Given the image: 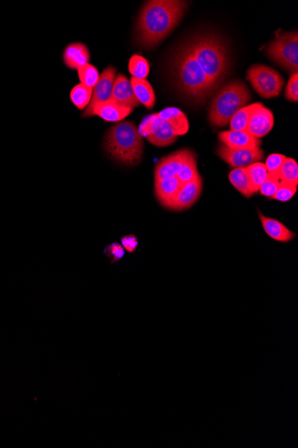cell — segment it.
<instances>
[{
    "mask_svg": "<svg viewBox=\"0 0 298 448\" xmlns=\"http://www.w3.org/2000/svg\"><path fill=\"white\" fill-rule=\"evenodd\" d=\"M77 70L81 84L93 89L95 85L97 83L98 79H100V75L97 69L88 63V64L79 68Z\"/></svg>",
    "mask_w": 298,
    "mask_h": 448,
    "instance_id": "cell-29",
    "label": "cell"
},
{
    "mask_svg": "<svg viewBox=\"0 0 298 448\" xmlns=\"http://www.w3.org/2000/svg\"><path fill=\"white\" fill-rule=\"evenodd\" d=\"M63 62L71 69H78L90 61V52L84 44L75 43L70 44L63 52Z\"/></svg>",
    "mask_w": 298,
    "mask_h": 448,
    "instance_id": "cell-18",
    "label": "cell"
},
{
    "mask_svg": "<svg viewBox=\"0 0 298 448\" xmlns=\"http://www.w3.org/2000/svg\"><path fill=\"white\" fill-rule=\"evenodd\" d=\"M129 71L131 72L132 77L145 80L148 77L150 66H149L147 59L143 56L133 55L130 59Z\"/></svg>",
    "mask_w": 298,
    "mask_h": 448,
    "instance_id": "cell-28",
    "label": "cell"
},
{
    "mask_svg": "<svg viewBox=\"0 0 298 448\" xmlns=\"http://www.w3.org/2000/svg\"><path fill=\"white\" fill-rule=\"evenodd\" d=\"M131 84L133 91L139 102L143 104L148 109L154 108L155 104V94L151 84L147 80L132 77Z\"/></svg>",
    "mask_w": 298,
    "mask_h": 448,
    "instance_id": "cell-21",
    "label": "cell"
},
{
    "mask_svg": "<svg viewBox=\"0 0 298 448\" xmlns=\"http://www.w3.org/2000/svg\"><path fill=\"white\" fill-rule=\"evenodd\" d=\"M259 217L265 233L275 241L288 242L296 238V235L292 231L288 229L283 224L278 220L269 219V217L262 215L260 213Z\"/></svg>",
    "mask_w": 298,
    "mask_h": 448,
    "instance_id": "cell-19",
    "label": "cell"
},
{
    "mask_svg": "<svg viewBox=\"0 0 298 448\" xmlns=\"http://www.w3.org/2000/svg\"><path fill=\"white\" fill-rule=\"evenodd\" d=\"M183 185V183L177 178H166L155 180V196L164 207L167 206L178 194Z\"/></svg>",
    "mask_w": 298,
    "mask_h": 448,
    "instance_id": "cell-16",
    "label": "cell"
},
{
    "mask_svg": "<svg viewBox=\"0 0 298 448\" xmlns=\"http://www.w3.org/2000/svg\"><path fill=\"white\" fill-rule=\"evenodd\" d=\"M274 125V114L262 103H258L250 115L246 131L252 137L261 139L272 131Z\"/></svg>",
    "mask_w": 298,
    "mask_h": 448,
    "instance_id": "cell-11",
    "label": "cell"
},
{
    "mask_svg": "<svg viewBox=\"0 0 298 448\" xmlns=\"http://www.w3.org/2000/svg\"><path fill=\"white\" fill-rule=\"evenodd\" d=\"M104 149L113 159L127 166L137 165L143 156V137L131 121H120L107 131Z\"/></svg>",
    "mask_w": 298,
    "mask_h": 448,
    "instance_id": "cell-4",
    "label": "cell"
},
{
    "mask_svg": "<svg viewBox=\"0 0 298 448\" xmlns=\"http://www.w3.org/2000/svg\"><path fill=\"white\" fill-rule=\"evenodd\" d=\"M157 116L172 126L178 137L188 132L189 120L182 110L177 108H167L162 110Z\"/></svg>",
    "mask_w": 298,
    "mask_h": 448,
    "instance_id": "cell-20",
    "label": "cell"
},
{
    "mask_svg": "<svg viewBox=\"0 0 298 448\" xmlns=\"http://www.w3.org/2000/svg\"><path fill=\"white\" fill-rule=\"evenodd\" d=\"M281 182L288 183V184L298 185V164L294 159L287 157L285 159L281 168L277 173H275Z\"/></svg>",
    "mask_w": 298,
    "mask_h": 448,
    "instance_id": "cell-24",
    "label": "cell"
},
{
    "mask_svg": "<svg viewBox=\"0 0 298 448\" xmlns=\"http://www.w3.org/2000/svg\"><path fill=\"white\" fill-rule=\"evenodd\" d=\"M217 154L231 168H247L253 163L264 160L265 151L261 148L255 149H231L223 144H219Z\"/></svg>",
    "mask_w": 298,
    "mask_h": 448,
    "instance_id": "cell-9",
    "label": "cell"
},
{
    "mask_svg": "<svg viewBox=\"0 0 298 448\" xmlns=\"http://www.w3.org/2000/svg\"><path fill=\"white\" fill-rule=\"evenodd\" d=\"M104 254L109 258L111 264H115L125 257V250L123 245L113 242L104 248Z\"/></svg>",
    "mask_w": 298,
    "mask_h": 448,
    "instance_id": "cell-32",
    "label": "cell"
},
{
    "mask_svg": "<svg viewBox=\"0 0 298 448\" xmlns=\"http://www.w3.org/2000/svg\"><path fill=\"white\" fill-rule=\"evenodd\" d=\"M172 71L179 89L195 102H204L217 89L196 62L188 42L174 53Z\"/></svg>",
    "mask_w": 298,
    "mask_h": 448,
    "instance_id": "cell-2",
    "label": "cell"
},
{
    "mask_svg": "<svg viewBox=\"0 0 298 448\" xmlns=\"http://www.w3.org/2000/svg\"><path fill=\"white\" fill-rule=\"evenodd\" d=\"M203 189L201 176L183 184L178 194L167 205L166 209L182 211L191 208L201 198Z\"/></svg>",
    "mask_w": 298,
    "mask_h": 448,
    "instance_id": "cell-10",
    "label": "cell"
},
{
    "mask_svg": "<svg viewBox=\"0 0 298 448\" xmlns=\"http://www.w3.org/2000/svg\"><path fill=\"white\" fill-rule=\"evenodd\" d=\"M266 54L291 75L298 70V34L297 31L278 34L269 43Z\"/></svg>",
    "mask_w": 298,
    "mask_h": 448,
    "instance_id": "cell-6",
    "label": "cell"
},
{
    "mask_svg": "<svg viewBox=\"0 0 298 448\" xmlns=\"http://www.w3.org/2000/svg\"><path fill=\"white\" fill-rule=\"evenodd\" d=\"M246 78L256 93L265 99L280 95L285 84L280 72L265 65H252L247 70Z\"/></svg>",
    "mask_w": 298,
    "mask_h": 448,
    "instance_id": "cell-7",
    "label": "cell"
},
{
    "mask_svg": "<svg viewBox=\"0 0 298 448\" xmlns=\"http://www.w3.org/2000/svg\"><path fill=\"white\" fill-rule=\"evenodd\" d=\"M221 144L231 149H255L262 144L260 139L252 137L246 131H225L218 134Z\"/></svg>",
    "mask_w": 298,
    "mask_h": 448,
    "instance_id": "cell-14",
    "label": "cell"
},
{
    "mask_svg": "<svg viewBox=\"0 0 298 448\" xmlns=\"http://www.w3.org/2000/svg\"><path fill=\"white\" fill-rule=\"evenodd\" d=\"M112 100L120 105L131 107L132 109L137 108L141 105L135 96L134 91H133L131 81H129L128 78L123 74H119L116 77Z\"/></svg>",
    "mask_w": 298,
    "mask_h": 448,
    "instance_id": "cell-15",
    "label": "cell"
},
{
    "mask_svg": "<svg viewBox=\"0 0 298 448\" xmlns=\"http://www.w3.org/2000/svg\"><path fill=\"white\" fill-rule=\"evenodd\" d=\"M281 181L274 175H268V178L260 186L259 192L264 196L272 198L280 187Z\"/></svg>",
    "mask_w": 298,
    "mask_h": 448,
    "instance_id": "cell-30",
    "label": "cell"
},
{
    "mask_svg": "<svg viewBox=\"0 0 298 448\" xmlns=\"http://www.w3.org/2000/svg\"><path fill=\"white\" fill-rule=\"evenodd\" d=\"M92 91H93L92 88L80 84L76 85L74 89L72 90L70 97H71L72 103H74L79 109H84L91 102Z\"/></svg>",
    "mask_w": 298,
    "mask_h": 448,
    "instance_id": "cell-27",
    "label": "cell"
},
{
    "mask_svg": "<svg viewBox=\"0 0 298 448\" xmlns=\"http://www.w3.org/2000/svg\"><path fill=\"white\" fill-rule=\"evenodd\" d=\"M258 103L249 104L244 108L237 111L235 115L230 121V128L231 131H246L247 123L250 118V115L253 109H255Z\"/></svg>",
    "mask_w": 298,
    "mask_h": 448,
    "instance_id": "cell-26",
    "label": "cell"
},
{
    "mask_svg": "<svg viewBox=\"0 0 298 448\" xmlns=\"http://www.w3.org/2000/svg\"><path fill=\"white\" fill-rule=\"evenodd\" d=\"M183 153L184 149L177 150L175 153L161 159L160 162L155 166V180L177 176L180 162H182Z\"/></svg>",
    "mask_w": 298,
    "mask_h": 448,
    "instance_id": "cell-17",
    "label": "cell"
},
{
    "mask_svg": "<svg viewBox=\"0 0 298 448\" xmlns=\"http://www.w3.org/2000/svg\"><path fill=\"white\" fill-rule=\"evenodd\" d=\"M252 94L242 82L231 81L224 85L212 99L208 119L215 128H224L240 109L249 105Z\"/></svg>",
    "mask_w": 298,
    "mask_h": 448,
    "instance_id": "cell-5",
    "label": "cell"
},
{
    "mask_svg": "<svg viewBox=\"0 0 298 448\" xmlns=\"http://www.w3.org/2000/svg\"><path fill=\"white\" fill-rule=\"evenodd\" d=\"M187 2L179 0H155L146 3L136 24V40L146 49H152L172 33L183 17Z\"/></svg>",
    "mask_w": 298,
    "mask_h": 448,
    "instance_id": "cell-1",
    "label": "cell"
},
{
    "mask_svg": "<svg viewBox=\"0 0 298 448\" xmlns=\"http://www.w3.org/2000/svg\"><path fill=\"white\" fill-rule=\"evenodd\" d=\"M285 97L290 102H297L298 100V75H291L285 91Z\"/></svg>",
    "mask_w": 298,
    "mask_h": 448,
    "instance_id": "cell-34",
    "label": "cell"
},
{
    "mask_svg": "<svg viewBox=\"0 0 298 448\" xmlns=\"http://www.w3.org/2000/svg\"><path fill=\"white\" fill-rule=\"evenodd\" d=\"M133 111L131 107L120 105L118 102L111 99L106 102L97 104L91 110L84 113V118L92 116H100L107 122H120Z\"/></svg>",
    "mask_w": 298,
    "mask_h": 448,
    "instance_id": "cell-12",
    "label": "cell"
},
{
    "mask_svg": "<svg viewBox=\"0 0 298 448\" xmlns=\"http://www.w3.org/2000/svg\"><path fill=\"white\" fill-rule=\"evenodd\" d=\"M297 190V185L288 184V183L281 182L280 187H279L277 192H276L274 197V200L286 203L291 200L296 194Z\"/></svg>",
    "mask_w": 298,
    "mask_h": 448,
    "instance_id": "cell-31",
    "label": "cell"
},
{
    "mask_svg": "<svg viewBox=\"0 0 298 448\" xmlns=\"http://www.w3.org/2000/svg\"><path fill=\"white\" fill-rule=\"evenodd\" d=\"M188 43L202 70L219 86L230 68L227 46L220 38L212 34L193 37Z\"/></svg>",
    "mask_w": 298,
    "mask_h": 448,
    "instance_id": "cell-3",
    "label": "cell"
},
{
    "mask_svg": "<svg viewBox=\"0 0 298 448\" xmlns=\"http://www.w3.org/2000/svg\"><path fill=\"white\" fill-rule=\"evenodd\" d=\"M285 159H286V156L278 153L271 154L267 157L265 165L269 175H275L279 172Z\"/></svg>",
    "mask_w": 298,
    "mask_h": 448,
    "instance_id": "cell-33",
    "label": "cell"
},
{
    "mask_svg": "<svg viewBox=\"0 0 298 448\" xmlns=\"http://www.w3.org/2000/svg\"><path fill=\"white\" fill-rule=\"evenodd\" d=\"M116 75V69L113 66H109L104 69L102 74L100 75L97 84L93 88L91 102L85 111L91 110L97 104L106 102L112 99Z\"/></svg>",
    "mask_w": 298,
    "mask_h": 448,
    "instance_id": "cell-13",
    "label": "cell"
},
{
    "mask_svg": "<svg viewBox=\"0 0 298 448\" xmlns=\"http://www.w3.org/2000/svg\"><path fill=\"white\" fill-rule=\"evenodd\" d=\"M229 179L231 185L246 198L252 197L253 192L251 184H250L249 176H247L246 168L234 169L229 173Z\"/></svg>",
    "mask_w": 298,
    "mask_h": 448,
    "instance_id": "cell-23",
    "label": "cell"
},
{
    "mask_svg": "<svg viewBox=\"0 0 298 448\" xmlns=\"http://www.w3.org/2000/svg\"><path fill=\"white\" fill-rule=\"evenodd\" d=\"M247 176H249L250 184H251L253 192L256 194L259 191L260 186L262 185L268 178L269 173L264 163L256 162L246 168Z\"/></svg>",
    "mask_w": 298,
    "mask_h": 448,
    "instance_id": "cell-25",
    "label": "cell"
},
{
    "mask_svg": "<svg viewBox=\"0 0 298 448\" xmlns=\"http://www.w3.org/2000/svg\"><path fill=\"white\" fill-rule=\"evenodd\" d=\"M139 132L142 137L157 147H167L175 143L178 134L166 121L157 114L146 116L139 125Z\"/></svg>",
    "mask_w": 298,
    "mask_h": 448,
    "instance_id": "cell-8",
    "label": "cell"
},
{
    "mask_svg": "<svg viewBox=\"0 0 298 448\" xmlns=\"http://www.w3.org/2000/svg\"><path fill=\"white\" fill-rule=\"evenodd\" d=\"M123 247L125 248V250L129 252L130 254H133L136 250H137L139 242L137 238L135 235H129L123 236L122 239Z\"/></svg>",
    "mask_w": 298,
    "mask_h": 448,
    "instance_id": "cell-35",
    "label": "cell"
},
{
    "mask_svg": "<svg viewBox=\"0 0 298 448\" xmlns=\"http://www.w3.org/2000/svg\"><path fill=\"white\" fill-rule=\"evenodd\" d=\"M198 176H199V173L198 171L196 154L192 150L184 149L182 160V162H180L178 173H177V178L183 184H185V183L196 178Z\"/></svg>",
    "mask_w": 298,
    "mask_h": 448,
    "instance_id": "cell-22",
    "label": "cell"
}]
</instances>
